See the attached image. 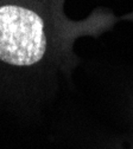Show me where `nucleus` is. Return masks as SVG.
<instances>
[{"instance_id":"1","label":"nucleus","mask_w":133,"mask_h":149,"mask_svg":"<svg viewBox=\"0 0 133 149\" xmlns=\"http://www.w3.org/2000/svg\"><path fill=\"white\" fill-rule=\"evenodd\" d=\"M46 51L44 20L34 10L0 5V61L15 66L38 63Z\"/></svg>"}]
</instances>
